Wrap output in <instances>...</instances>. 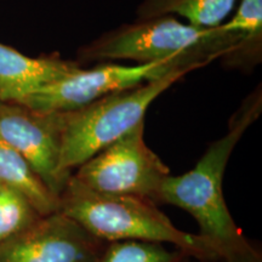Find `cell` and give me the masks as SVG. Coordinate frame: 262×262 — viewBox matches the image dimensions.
I'll list each match as a JSON object with an SVG mask.
<instances>
[{
	"label": "cell",
	"mask_w": 262,
	"mask_h": 262,
	"mask_svg": "<svg viewBox=\"0 0 262 262\" xmlns=\"http://www.w3.org/2000/svg\"><path fill=\"white\" fill-rule=\"evenodd\" d=\"M261 110V88H258L242 104L228 133L209 146L192 170L180 176L169 175L156 196L191 214L201 227V235L209 239L221 253L238 248L241 242L222 192L225 170L235 145L257 119Z\"/></svg>",
	"instance_id": "cell-1"
},
{
	"label": "cell",
	"mask_w": 262,
	"mask_h": 262,
	"mask_svg": "<svg viewBox=\"0 0 262 262\" xmlns=\"http://www.w3.org/2000/svg\"><path fill=\"white\" fill-rule=\"evenodd\" d=\"M238 34L225 28H198L172 16L139 19L104 33L78 50L79 63L131 60L139 63L183 60L208 66L229 54Z\"/></svg>",
	"instance_id": "cell-2"
},
{
	"label": "cell",
	"mask_w": 262,
	"mask_h": 262,
	"mask_svg": "<svg viewBox=\"0 0 262 262\" xmlns=\"http://www.w3.org/2000/svg\"><path fill=\"white\" fill-rule=\"evenodd\" d=\"M61 194L58 211L95 238L110 242L134 239L171 243L201 257H214L221 254L220 249L203 235L188 234L176 228L146 198L91 191L72 176Z\"/></svg>",
	"instance_id": "cell-3"
},
{
	"label": "cell",
	"mask_w": 262,
	"mask_h": 262,
	"mask_svg": "<svg viewBox=\"0 0 262 262\" xmlns=\"http://www.w3.org/2000/svg\"><path fill=\"white\" fill-rule=\"evenodd\" d=\"M199 66L172 70L158 79L107 95L79 110L56 113L60 126V170H71L93 158L114 141L143 123L145 114L157 97Z\"/></svg>",
	"instance_id": "cell-4"
},
{
	"label": "cell",
	"mask_w": 262,
	"mask_h": 262,
	"mask_svg": "<svg viewBox=\"0 0 262 262\" xmlns=\"http://www.w3.org/2000/svg\"><path fill=\"white\" fill-rule=\"evenodd\" d=\"M143 123L81 164L75 181L91 191L140 198L157 196L168 166L146 145Z\"/></svg>",
	"instance_id": "cell-5"
},
{
	"label": "cell",
	"mask_w": 262,
	"mask_h": 262,
	"mask_svg": "<svg viewBox=\"0 0 262 262\" xmlns=\"http://www.w3.org/2000/svg\"><path fill=\"white\" fill-rule=\"evenodd\" d=\"M185 66L205 67V64L183 60H166L137 66L101 64L91 70L80 67L62 79L27 95L17 103L39 113L72 112L107 95L133 89Z\"/></svg>",
	"instance_id": "cell-6"
},
{
	"label": "cell",
	"mask_w": 262,
	"mask_h": 262,
	"mask_svg": "<svg viewBox=\"0 0 262 262\" xmlns=\"http://www.w3.org/2000/svg\"><path fill=\"white\" fill-rule=\"evenodd\" d=\"M0 140L15 149L60 198L71 176L60 170V126L56 113H39L0 101Z\"/></svg>",
	"instance_id": "cell-7"
},
{
	"label": "cell",
	"mask_w": 262,
	"mask_h": 262,
	"mask_svg": "<svg viewBox=\"0 0 262 262\" xmlns=\"http://www.w3.org/2000/svg\"><path fill=\"white\" fill-rule=\"evenodd\" d=\"M94 238L56 211L0 244V262H97Z\"/></svg>",
	"instance_id": "cell-8"
},
{
	"label": "cell",
	"mask_w": 262,
	"mask_h": 262,
	"mask_svg": "<svg viewBox=\"0 0 262 262\" xmlns=\"http://www.w3.org/2000/svg\"><path fill=\"white\" fill-rule=\"evenodd\" d=\"M81 67L60 56L31 57L0 42V101L17 103L45 85Z\"/></svg>",
	"instance_id": "cell-9"
},
{
	"label": "cell",
	"mask_w": 262,
	"mask_h": 262,
	"mask_svg": "<svg viewBox=\"0 0 262 262\" xmlns=\"http://www.w3.org/2000/svg\"><path fill=\"white\" fill-rule=\"evenodd\" d=\"M226 29L239 35L237 44L221 58L227 68L250 71L262 60V0H241Z\"/></svg>",
	"instance_id": "cell-10"
},
{
	"label": "cell",
	"mask_w": 262,
	"mask_h": 262,
	"mask_svg": "<svg viewBox=\"0 0 262 262\" xmlns=\"http://www.w3.org/2000/svg\"><path fill=\"white\" fill-rule=\"evenodd\" d=\"M0 185L21 193L38 215L49 216L60 209V198L47 187L27 160L2 140Z\"/></svg>",
	"instance_id": "cell-11"
},
{
	"label": "cell",
	"mask_w": 262,
	"mask_h": 262,
	"mask_svg": "<svg viewBox=\"0 0 262 262\" xmlns=\"http://www.w3.org/2000/svg\"><path fill=\"white\" fill-rule=\"evenodd\" d=\"M237 0H143L139 19L178 15L198 28H215L226 22Z\"/></svg>",
	"instance_id": "cell-12"
},
{
	"label": "cell",
	"mask_w": 262,
	"mask_h": 262,
	"mask_svg": "<svg viewBox=\"0 0 262 262\" xmlns=\"http://www.w3.org/2000/svg\"><path fill=\"white\" fill-rule=\"evenodd\" d=\"M35 215L37 212L21 193L0 185V244L31 227Z\"/></svg>",
	"instance_id": "cell-13"
},
{
	"label": "cell",
	"mask_w": 262,
	"mask_h": 262,
	"mask_svg": "<svg viewBox=\"0 0 262 262\" xmlns=\"http://www.w3.org/2000/svg\"><path fill=\"white\" fill-rule=\"evenodd\" d=\"M175 256L159 243L117 241L110 245L100 262H173Z\"/></svg>",
	"instance_id": "cell-14"
}]
</instances>
